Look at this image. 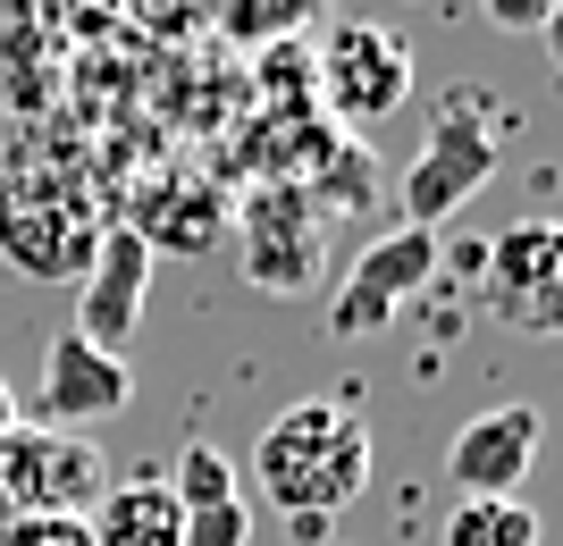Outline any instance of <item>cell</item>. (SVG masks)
<instances>
[{
    "label": "cell",
    "mask_w": 563,
    "mask_h": 546,
    "mask_svg": "<svg viewBox=\"0 0 563 546\" xmlns=\"http://www.w3.org/2000/svg\"><path fill=\"white\" fill-rule=\"evenodd\" d=\"M253 479L286 522L320 538L329 513H345L371 488V421L353 395H303L253 437Z\"/></svg>",
    "instance_id": "6da1fadb"
},
{
    "label": "cell",
    "mask_w": 563,
    "mask_h": 546,
    "mask_svg": "<svg viewBox=\"0 0 563 546\" xmlns=\"http://www.w3.org/2000/svg\"><path fill=\"white\" fill-rule=\"evenodd\" d=\"M505 135H514V110H505L496 93H471V85H454V93L429 110V135H421V152H412V168L396 177V211H404V227L438 236V227L463 211L471 193L496 177V160H505Z\"/></svg>",
    "instance_id": "7a4b0ae2"
},
{
    "label": "cell",
    "mask_w": 563,
    "mask_h": 546,
    "mask_svg": "<svg viewBox=\"0 0 563 546\" xmlns=\"http://www.w3.org/2000/svg\"><path fill=\"white\" fill-rule=\"evenodd\" d=\"M110 488V454L76 428H43V421H18L0 437V522L18 513H68L85 522Z\"/></svg>",
    "instance_id": "3957f363"
},
{
    "label": "cell",
    "mask_w": 563,
    "mask_h": 546,
    "mask_svg": "<svg viewBox=\"0 0 563 546\" xmlns=\"http://www.w3.org/2000/svg\"><path fill=\"white\" fill-rule=\"evenodd\" d=\"M479 311L514 336H563V219H514L479 253Z\"/></svg>",
    "instance_id": "277c9868"
},
{
    "label": "cell",
    "mask_w": 563,
    "mask_h": 546,
    "mask_svg": "<svg viewBox=\"0 0 563 546\" xmlns=\"http://www.w3.org/2000/svg\"><path fill=\"white\" fill-rule=\"evenodd\" d=\"M235 253L261 294H311L329 278V219L303 186H261L235 211Z\"/></svg>",
    "instance_id": "5b68a950"
},
{
    "label": "cell",
    "mask_w": 563,
    "mask_h": 546,
    "mask_svg": "<svg viewBox=\"0 0 563 546\" xmlns=\"http://www.w3.org/2000/svg\"><path fill=\"white\" fill-rule=\"evenodd\" d=\"M0 253L25 269V278H85L101 253V219L85 211V193L43 186V177H9L0 186Z\"/></svg>",
    "instance_id": "8992f818"
},
{
    "label": "cell",
    "mask_w": 563,
    "mask_h": 546,
    "mask_svg": "<svg viewBox=\"0 0 563 546\" xmlns=\"http://www.w3.org/2000/svg\"><path fill=\"white\" fill-rule=\"evenodd\" d=\"M311 85H320V110H329L336 126H378V119H396L404 93H412V51H404L387 25L345 18L329 34V51H320Z\"/></svg>",
    "instance_id": "52a82bcc"
},
{
    "label": "cell",
    "mask_w": 563,
    "mask_h": 546,
    "mask_svg": "<svg viewBox=\"0 0 563 546\" xmlns=\"http://www.w3.org/2000/svg\"><path fill=\"white\" fill-rule=\"evenodd\" d=\"M429 278H438V236H421V227H396V236L362 244V261H353L345 278H336V294H329V336H345V345L378 336Z\"/></svg>",
    "instance_id": "ba28073f"
},
{
    "label": "cell",
    "mask_w": 563,
    "mask_h": 546,
    "mask_svg": "<svg viewBox=\"0 0 563 546\" xmlns=\"http://www.w3.org/2000/svg\"><path fill=\"white\" fill-rule=\"evenodd\" d=\"M152 261H161V244L143 227H101V253L76 286V336L85 345L126 361V336L143 328V294H152Z\"/></svg>",
    "instance_id": "9c48e42d"
},
{
    "label": "cell",
    "mask_w": 563,
    "mask_h": 546,
    "mask_svg": "<svg viewBox=\"0 0 563 546\" xmlns=\"http://www.w3.org/2000/svg\"><path fill=\"white\" fill-rule=\"evenodd\" d=\"M539 446H547L539 404H488L479 421L454 428V446H446L454 497H521V479L539 471Z\"/></svg>",
    "instance_id": "30bf717a"
},
{
    "label": "cell",
    "mask_w": 563,
    "mask_h": 546,
    "mask_svg": "<svg viewBox=\"0 0 563 546\" xmlns=\"http://www.w3.org/2000/svg\"><path fill=\"white\" fill-rule=\"evenodd\" d=\"M34 404H43V428H85L93 421H118V412L135 404V370L101 345H85L76 328H59L43 345V387H34Z\"/></svg>",
    "instance_id": "8fae6325"
},
{
    "label": "cell",
    "mask_w": 563,
    "mask_h": 546,
    "mask_svg": "<svg viewBox=\"0 0 563 546\" xmlns=\"http://www.w3.org/2000/svg\"><path fill=\"white\" fill-rule=\"evenodd\" d=\"M85 530L93 546H186V513L168 497V479H110Z\"/></svg>",
    "instance_id": "7c38bea8"
},
{
    "label": "cell",
    "mask_w": 563,
    "mask_h": 546,
    "mask_svg": "<svg viewBox=\"0 0 563 546\" xmlns=\"http://www.w3.org/2000/svg\"><path fill=\"white\" fill-rule=\"evenodd\" d=\"M438 546H547V522L521 497H454Z\"/></svg>",
    "instance_id": "4fadbf2b"
},
{
    "label": "cell",
    "mask_w": 563,
    "mask_h": 546,
    "mask_svg": "<svg viewBox=\"0 0 563 546\" xmlns=\"http://www.w3.org/2000/svg\"><path fill=\"white\" fill-rule=\"evenodd\" d=\"M168 497H177V513H202V504H228L235 497V463L211 446V437H194L186 454H177V471H168Z\"/></svg>",
    "instance_id": "5bb4252c"
},
{
    "label": "cell",
    "mask_w": 563,
    "mask_h": 546,
    "mask_svg": "<svg viewBox=\"0 0 563 546\" xmlns=\"http://www.w3.org/2000/svg\"><path fill=\"white\" fill-rule=\"evenodd\" d=\"M186 546H253V513H244V497L186 513Z\"/></svg>",
    "instance_id": "9a60e30c"
},
{
    "label": "cell",
    "mask_w": 563,
    "mask_h": 546,
    "mask_svg": "<svg viewBox=\"0 0 563 546\" xmlns=\"http://www.w3.org/2000/svg\"><path fill=\"white\" fill-rule=\"evenodd\" d=\"M0 546H93V530L68 513H18V522H0Z\"/></svg>",
    "instance_id": "2e32d148"
},
{
    "label": "cell",
    "mask_w": 563,
    "mask_h": 546,
    "mask_svg": "<svg viewBox=\"0 0 563 546\" xmlns=\"http://www.w3.org/2000/svg\"><path fill=\"white\" fill-rule=\"evenodd\" d=\"M479 18L505 25V34H539V25L555 18V0H479Z\"/></svg>",
    "instance_id": "e0dca14e"
},
{
    "label": "cell",
    "mask_w": 563,
    "mask_h": 546,
    "mask_svg": "<svg viewBox=\"0 0 563 546\" xmlns=\"http://www.w3.org/2000/svg\"><path fill=\"white\" fill-rule=\"evenodd\" d=\"M539 34H547V59H555V68H563V9H555V18H547V25H539Z\"/></svg>",
    "instance_id": "ac0fdd59"
},
{
    "label": "cell",
    "mask_w": 563,
    "mask_h": 546,
    "mask_svg": "<svg viewBox=\"0 0 563 546\" xmlns=\"http://www.w3.org/2000/svg\"><path fill=\"white\" fill-rule=\"evenodd\" d=\"M18 428V395H9V379H0V437Z\"/></svg>",
    "instance_id": "d6986e66"
},
{
    "label": "cell",
    "mask_w": 563,
    "mask_h": 546,
    "mask_svg": "<svg viewBox=\"0 0 563 546\" xmlns=\"http://www.w3.org/2000/svg\"><path fill=\"white\" fill-rule=\"evenodd\" d=\"M34 18V0H0V25H25Z\"/></svg>",
    "instance_id": "ffe728a7"
},
{
    "label": "cell",
    "mask_w": 563,
    "mask_h": 546,
    "mask_svg": "<svg viewBox=\"0 0 563 546\" xmlns=\"http://www.w3.org/2000/svg\"><path fill=\"white\" fill-rule=\"evenodd\" d=\"M555 9H563V0H555Z\"/></svg>",
    "instance_id": "44dd1931"
}]
</instances>
